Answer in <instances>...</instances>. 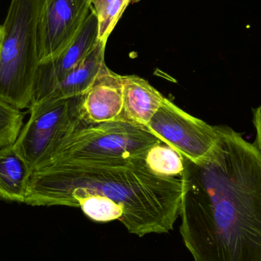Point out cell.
<instances>
[{"mask_svg": "<svg viewBox=\"0 0 261 261\" xmlns=\"http://www.w3.org/2000/svg\"><path fill=\"white\" fill-rule=\"evenodd\" d=\"M132 0H114L98 16L99 40L107 43L110 34Z\"/></svg>", "mask_w": 261, "mask_h": 261, "instance_id": "obj_15", "label": "cell"}, {"mask_svg": "<svg viewBox=\"0 0 261 261\" xmlns=\"http://www.w3.org/2000/svg\"><path fill=\"white\" fill-rule=\"evenodd\" d=\"M3 38H4L3 26L0 24V53H1L2 47H3Z\"/></svg>", "mask_w": 261, "mask_h": 261, "instance_id": "obj_18", "label": "cell"}, {"mask_svg": "<svg viewBox=\"0 0 261 261\" xmlns=\"http://www.w3.org/2000/svg\"><path fill=\"white\" fill-rule=\"evenodd\" d=\"M80 102L81 96L30 106V118L13 146L32 173L62 135L70 118L79 110Z\"/></svg>", "mask_w": 261, "mask_h": 261, "instance_id": "obj_6", "label": "cell"}, {"mask_svg": "<svg viewBox=\"0 0 261 261\" xmlns=\"http://www.w3.org/2000/svg\"><path fill=\"white\" fill-rule=\"evenodd\" d=\"M98 24L97 15L91 8L82 27L67 49L54 59L39 64L32 104L47 99L55 87L84 61L99 41Z\"/></svg>", "mask_w": 261, "mask_h": 261, "instance_id": "obj_8", "label": "cell"}, {"mask_svg": "<svg viewBox=\"0 0 261 261\" xmlns=\"http://www.w3.org/2000/svg\"><path fill=\"white\" fill-rule=\"evenodd\" d=\"M180 178L158 176L144 158L54 163L32 173L24 203L77 206L87 197L120 205L122 225L144 237L173 229L179 216Z\"/></svg>", "mask_w": 261, "mask_h": 261, "instance_id": "obj_2", "label": "cell"}, {"mask_svg": "<svg viewBox=\"0 0 261 261\" xmlns=\"http://www.w3.org/2000/svg\"><path fill=\"white\" fill-rule=\"evenodd\" d=\"M91 8L90 0H44L38 31L40 64L67 49Z\"/></svg>", "mask_w": 261, "mask_h": 261, "instance_id": "obj_7", "label": "cell"}, {"mask_svg": "<svg viewBox=\"0 0 261 261\" xmlns=\"http://www.w3.org/2000/svg\"><path fill=\"white\" fill-rule=\"evenodd\" d=\"M180 179L179 231L194 260L261 261V156L255 144L222 126L207 159H184Z\"/></svg>", "mask_w": 261, "mask_h": 261, "instance_id": "obj_1", "label": "cell"}, {"mask_svg": "<svg viewBox=\"0 0 261 261\" xmlns=\"http://www.w3.org/2000/svg\"><path fill=\"white\" fill-rule=\"evenodd\" d=\"M146 128L184 159L199 164L216 147L222 126L191 116L165 98Z\"/></svg>", "mask_w": 261, "mask_h": 261, "instance_id": "obj_5", "label": "cell"}, {"mask_svg": "<svg viewBox=\"0 0 261 261\" xmlns=\"http://www.w3.org/2000/svg\"><path fill=\"white\" fill-rule=\"evenodd\" d=\"M123 79L104 66L90 90L81 96L80 115L90 122L122 121Z\"/></svg>", "mask_w": 261, "mask_h": 261, "instance_id": "obj_9", "label": "cell"}, {"mask_svg": "<svg viewBox=\"0 0 261 261\" xmlns=\"http://www.w3.org/2000/svg\"><path fill=\"white\" fill-rule=\"evenodd\" d=\"M90 1L92 8L94 9L96 15H99L114 0H90Z\"/></svg>", "mask_w": 261, "mask_h": 261, "instance_id": "obj_17", "label": "cell"}, {"mask_svg": "<svg viewBox=\"0 0 261 261\" xmlns=\"http://www.w3.org/2000/svg\"><path fill=\"white\" fill-rule=\"evenodd\" d=\"M160 143L164 142L142 125L125 121L88 122L81 117L79 107L36 170L63 161L144 158Z\"/></svg>", "mask_w": 261, "mask_h": 261, "instance_id": "obj_4", "label": "cell"}, {"mask_svg": "<svg viewBox=\"0 0 261 261\" xmlns=\"http://www.w3.org/2000/svg\"><path fill=\"white\" fill-rule=\"evenodd\" d=\"M123 79V113L122 121L147 126L156 114L165 97L138 76H122Z\"/></svg>", "mask_w": 261, "mask_h": 261, "instance_id": "obj_10", "label": "cell"}, {"mask_svg": "<svg viewBox=\"0 0 261 261\" xmlns=\"http://www.w3.org/2000/svg\"><path fill=\"white\" fill-rule=\"evenodd\" d=\"M32 174L13 145L0 147V199L24 203Z\"/></svg>", "mask_w": 261, "mask_h": 261, "instance_id": "obj_12", "label": "cell"}, {"mask_svg": "<svg viewBox=\"0 0 261 261\" xmlns=\"http://www.w3.org/2000/svg\"><path fill=\"white\" fill-rule=\"evenodd\" d=\"M160 143L149 149L145 155L148 168L158 176L177 177L184 170V159L176 150Z\"/></svg>", "mask_w": 261, "mask_h": 261, "instance_id": "obj_13", "label": "cell"}, {"mask_svg": "<svg viewBox=\"0 0 261 261\" xmlns=\"http://www.w3.org/2000/svg\"><path fill=\"white\" fill-rule=\"evenodd\" d=\"M44 0H12L3 26L0 53V99L29 108L39 66L38 31Z\"/></svg>", "mask_w": 261, "mask_h": 261, "instance_id": "obj_3", "label": "cell"}, {"mask_svg": "<svg viewBox=\"0 0 261 261\" xmlns=\"http://www.w3.org/2000/svg\"><path fill=\"white\" fill-rule=\"evenodd\" d=\"M24 115L0 99V147L13 145L23 128Z\"/></svg>", "mask_w": 261, "mask_h": 261, "instance_id": "obj_14", "label": "cell"}, {"mask_svg": "<svg viewBox=\"0 0 261 261\" xmlns=\"http://www.w3.org/2000/svg\"><path fill=\"white\" fill-rule=\"evenodd\" d=\"M106 46L107 43L99 40L84 61L55 87L44 101L55 102L85 94L93 85L106 65Z\"/></svg>", "mask_w": 261, "mask_h": 261, "instance_id": "obj_11", "label": "cell"}, {"mask_svg": "<svg viewBox=\"0 0 261 261\" xmlns=\"http://www.w3.org/2000/svg\"><path fill=\"white\" fill-rule=\"evenodd\" d=\"M253 122L256 130L255 146L261 156V105L253 113Z\"/></svg>", "mask_w": 261, "mask_h": 261, "instance_id": "obj_16", "label": "cell"}]
</instances>
